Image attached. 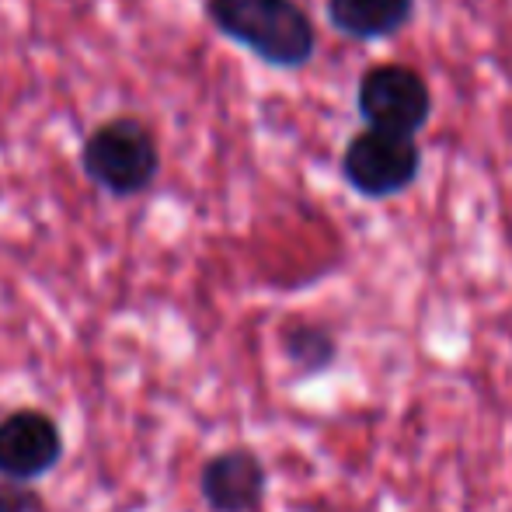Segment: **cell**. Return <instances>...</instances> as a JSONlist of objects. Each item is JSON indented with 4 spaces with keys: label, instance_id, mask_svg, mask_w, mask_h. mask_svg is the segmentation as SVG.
Listing matches in <instances>:
<instances>
[{
    "label": "cell",
    "instance_id": "cell-1",
    "mask_svg": "<svg viewBox=\"0 0 512 512\" xmlns=\"http://www.w3.org/2000/svg\"><path fill=\"white\" fill-rule=\"evenodd\" d=\"M206 14L269 67L300 70L317 53V28L297 0H206Z\"/></svg>",
    "mask_w": 512,
    "mask_h": 512
},
{
    "label": "cell",
    "instance_id": "cell-2",
    "mask_svg": "<svg viewBox=\"0 0 512 512\" xmlns=\"http://www.w3.org/2000/svg\"><path fill=\"white\" fill-rule=\"evenodd\" d=\"M81 168L112 196H136L154 182L161 154L150 129L136 119H112L98 126L81 147Z\"/></svg>",
    "mask_w": 512,
    "mask_h": 512
},
{
    "label": "cell",
    "instance_id": "cell-3",
    "mask_svg": "<svg viewBox=\"0 0 512 512\" xmlns=\"http://www.w3.org/2000/svg\"><path fill=\"white\" fill-rule=\"evenodd\" d=\"M418 171H422V147L408 133L366 126L342 150L345 185L373 203L408 192L418 182Z\"/></svg>",
    "mask_w": 512,
    "mask_h": 512
},
{
    "label": "cell",
    "instance_id": "cell-4",
    "mask_svg": "<svg viewBox=\"0 0 512 512\" xmlns=\"http://www.w3.org/2000/svg\"><path fill=\"white\" fill-rule=\"evenodd\" d=\"M356 108L366 126L415 136L432 119V88L405 63H377L359 77Z\"/></svg>",
    "mask_w": 512,
    "mask_h": 512
},
{
    "label": "cell",
    "instance_id": "cell-5",
    "mask_svg": "<svg viewBox=\"0 0 512 512\" xmlns=\"http://www.w3.org/2000/svg\"><path fill=\"white\" fill-rule=\"evenodd\" d=\"M63 453L60 429L39 411H14L0 422V474L7 481H35L53 471Z\"/></svg>",
    "mask_w": 512,
    "mask_h": 512
},
{
    "label": "cell",
    "instance_id": "cell-6",
    "mask_svg": "<svg viewBox=\"0 0 512 512\" xmlns=\"http://www.w3.org/2000/svg\"><path fill=\"white\" fill-rule=\"evenodd\" d=\"M199 488L213 512H251L265 495V467L251 450L216 453L203 467Z\"/></svg>",
    "mask_w": 512,
    "mask_h": 512
},
{
    "label": "cell",
    "instance_id": "cell-7",
    "mask_svg": "<svg viewBox=\"0 0 512 512\" xmlns=\"http://www.w3.org/2000/svg\"><path fill=\"white\" fill-rule=\"evenodd\" d=\"M415 18V0H328V21L352 42H384Z\"/></svg>",
    "mask_w": 512,
    "mask_h": 512
},
{
    "label": "cell",
    "instance_id": "cell-8",
    "mask_svg": "<svg viewBox=\"0 0 512 512\" xmlns=\"http://www.w3.org/2000/svg\"><path fill=\"white\" fill-rule=\"evenodd\" d=\"M283 352L290 363H297V370L304 373V377H310V373H321L335 363L338 342L328 328H321V324L300 321L283 331Z\"/></svg>",
    "mask_w": 512,
    "mask_h": 512
},
{
    "label": "cell",
    "instance_id": "cell-9",
    "mask_svg": "<svg viewBox=\"0 0 512 512\" xmlns=\"http://www.w3.org/2000/svg\"><path fill=\"white\" fill-rule=\"evenodd\" d=\"M0 512H39V495L28 492L21 481L0 485Z\"/></svg>",
    "mask_w": 512,
    "mask_h": 512
}]
</instances>
